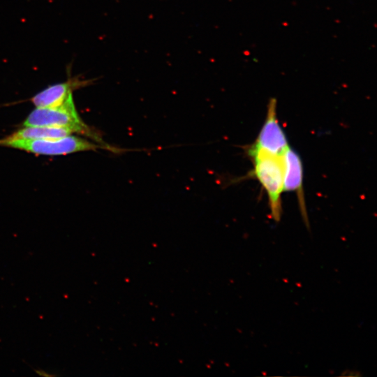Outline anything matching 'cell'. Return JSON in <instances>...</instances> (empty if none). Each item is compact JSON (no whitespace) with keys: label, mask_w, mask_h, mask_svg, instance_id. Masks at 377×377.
Segmentation results:
<instances>
[{"label":"cell","mask_w":377,"mask_h":377,"mask_svg":"<svg viewBox=\"0 0 377 377\" xmlns=\"http://www.w3.org/2000/svg\"><path fill=\"white\" fill-rule=\"evenodd\" d=\"M285 132L281 126L276 113V100L270 98L264 124L255 142L250 146L271 154L283 155L288 147Z\"/></svg>","instance_id":"cell-4"},{"label":"cell","mask_w":377,"mask_h":377,"mask_svg":"<svg viewBox=\"0 0 377 377\" xmlns=\"http://www.w3.org/2000/svg\"><path fill=\"white\" fill-rule=\"evenodd\" d=\"M0 146L15 148L35 154L46 156L66 155L82 151H95L103 146L70 135L57 139H22L5 138Z\"/></svg>","instance_id":"cell-3"},{"label":"cell","mask_w":377,"mask_h":377,"mask_svg":"<svg viewBox=\"0 0 377 377\" xmlns=\"http://www.w3.org/2000/svg\"><path fill=\"white\" fill-rule=\"evenodd\" d=\"M24 126H45L66 128L74 133L87 135L102 142L97 134L91 131L80 117L73 101V94L62 104L52 108H36L27 116Z\"/></svg>","instance_id":"cell-2"},{"label":"cell","mask_w":377,"mask_h":377,"mask_svg":"<svg viewBox=\"0 0 377 377\" xmlns=\"http://www.w3.org/2000/svg\"><path fill=\"white\" fill-rule=\"evenodd\" d=\"M341 375L344 376H360V373L357 371L348 370L344 371Z\"/></svg>","instance_id":"cell-8"},{"label":"cell","mask_w":377,"mask_h":377,"mask_svg":"<svg viewBox=\"0 0 377 377\" xmlns=\"http://www.w3.org/2000/svg\"><path fill=\"white\" fill-rule=\"evenodd\" d=\"M74 132L68 128L45 126H24L7 138L22 139H57L72 135Z\"/></svg>","instance_id":"cell-7"},{"label":"cell","mask_w":377,"mask_h":377,"mask_svg":"<svg viewBox=\"0 0 377 377\" xmlns=\"http://www.w3.org/2000/svg\"><path fill=\"white\" fill-rule=\"evenodd\" d=\"M285 170L283 191H294L299 200L300 210L306 228H309L303 190V166L298 154L290 146L283 154Z\"/></svg>","instance_id":"cell-5"},{"label":"cell","mask_w":377,"mask_h":377,"mask_svg":"<svg viewBox=\"0 0 377 377\" xmlns=\"http://www.w3.org/2000/svg\"><path fill=\"white\" fill-rule=\"evenodd\" d=\"M36 372L42 376H52V374H48L43 370H36Z\"/></svg>","instance_id":"cell-9"},{"label":"cell","mask_w":377,"mask_h":377,"mask_svg":"<svg viewBox=\"0 0 377 377\" xmlns=\"http://www.w3.org/2000/svg\"><path fill=\"white\" fill-rule=\"evenodd\" d=\"M81 83L79 80H68L64 82L50 85L35 94L31 101L36 108L58 106L72 95L73 90L80 87Z\"/></svg>","instance_id":"cell-6"},{"label":"cell","mask_w":377,"mask_h":377,"mask_svg":"<svg viewBox=\"0 0 377 377\" xmlns=\"http://www.w3.org/2000/svg\"><path fill=\"white\" fill-rule=\"evenodd\" d=\"M247 154L253 161V175L267 193L272 218L278 222L282 214L281 194L284 191L283 155L271 154L251 147L247 148Z\"/></svg>","instance_id":"cell-1"}]
</instances>
